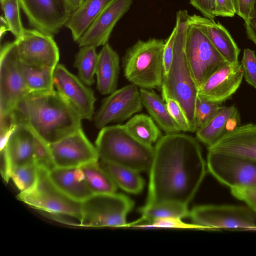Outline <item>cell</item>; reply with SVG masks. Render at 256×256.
I'll return each instance as SVG.
<instances>
[{
    "instance_id": "obj_1",
    "label": "cell",
    "mask_w": 256,
    "mask_h": 256,
    "mask_svg": "<svg viewBox=\"0 0 256 256\" xmlns=\"http://www.w3.org/2000/svg\"><path fill=\"white\" fill-rule=\"evenodd\" d=\"M146 204L172 202L188 206L206 173L198 141L180 132L162 136L154 146Z\"/></svg>"
},
{
    "instance_id": "obj_2",
    "label": "cell",
    "mask_w": 256,
    "mask_h": 256,
    "mask_svg": "<svg viewBox=\"0 0 256 256\" xmlns=\"http://www.w3.org/2000/svg\"><path fill=\"white\" fill-rule=\"evenodd\" d=\"M12 114L16 124L27 125L48 144L82 128L80 114L54 89L30 92L20 101Z\"/></svg>"
},
{
    "instance_id": "obj_3",
    "label": "cell",
    "mask_w": 256,
    "mask_h": 256,
    "mask_svg": "<svg viewBox=\"0 0 256 256\" xmlns=\"http://www.w3.org/2000/svg\"><path fill=\"white\" fill-rule=\"evenodd\" d=\"M190 16L185 10L176 12L173 59L168 73L164 76L161 90L162 96L170 97L180 104L193 132H196L195 108L198 87L192 76L184 51Z\"/></svg>"
},
{
    "instance_id": "obj_4",
    "label": "cell",
    "mask_w": 256,
    "mask_h": 256,
    "mask_svg": "<svg viewBox=\"0 0 256 256\" xmlns=\"http://www.w3.org/2000/svg\"><path fill=\"white\" fill-rule=\"evenodd\" d=\"M95 146L102 162L127 167L139 172H148L154 155V147L136 138L122 124L102 128Z\"/></svg>"
},
{
    "instance_id": "obj_5",
    "label": "cell",
    "mask_w": 256,
    "mask_h": 256,
    "mask_svg": "<svg viewBox=\"0 0 256 256\" xmlns=\"http://www.w3.org/2000/svg\"><path fill=\"white\" fill-rule=\"evenodd\" d=\"M164 44L163 40L150 38L139 40L128 48L122 58L126 78L142 88H161Z\"/></svg>"
},
{
    "instance_id": "obj_6",
    "label": "cell",
    "mask_w": 256,
    "mask_h": 256,
    "mask_svg": "<svg viewBox=\"0 0 256 256\" xmlns=\"http://www.w3.org/2000/svg\"><path fill=\"white\" fill-rule=\"evenodd\" d=\"M134 205V202L123 194H92L81 202L79 226L126 227V216Z\"/></svg>"
},
{
    "instance_id": "obj_7",
    "label": "cell",
    "mask_w": 256,
    "mask_h": 256,
    "mask_svg": "<svg viewBox=\"0 0 256 256\" xmlns=\"http://www.w3.org/2000/svg\"><path fill=\"white\" fill-rule=\"evenodd\" d=\"M186 58L198 88L216 70L228 62L206 36L189 22L185 38Z\"/></svg>"
},
{
    "instance_id": "obj_8",
    "label": "cell",
    "mask_w": 256,
    "mask_h": 256,
    "mask_svg": "<svg viewBox=\"0 0 256 256\" xmlns=\"http://www.w3.org/2000/svg\"><path fill=\"white\" fill-rule=\"evenodd\" d=\"M14 40L4 44L0 53V118L10 116L30 92L24 82Z\"/></svg>"
},
{
    "instance_id": "obj_9",
    "label": "cell",
    "mask_w": 256,
    "mask_h": 256,
    "mask_svg": "<svg viewBox=\"0 0 256 256\" xmlns=\"http://www.w3.org/2000/svg\"><path fill=\"white\" fill-rule=\"evenodd\" d=\"M18 198L36 209L54 215H65L80 220L81 202L66 196L52 183L48 172L39 168L36 184L30 190L20 192Z\"/></svg>"
},
{
    "instance_id": "obj_10",
    "label": "cell",
    "mask_w": 256,
    "mask_h": 256,
    "mask_svg": "<svg viewBox=\"0 0 256 256\" xmlns=\"http://www.w3.org/2000/svg\"><path fill=\"white\" fill-rule=\"evenodd\" d=\"M189 216L193 224L204 230L256 228L255 212L248 206H197L191 210Z\"/></svg>"
},
{
    "instance_id": "obj_11",
    "label": "cell",
    "mask_w": 256,
    "mask_h": 256,
    "mask_svg": "<svg viewBox=\"0 0 256 256\" xmlns=\"http://www.w3.org/2000/svg\"><path fill=\"white\" fill-rule=\"evenodd\" d=\"M206 165L214 177L230 189L256 187V161L208 150Z\"/></svg>"
},
{
    "instance_id": "obj_12",
    "label": "cell",
    "mask_w": 256,
    "mask_h": 256,
    "mask_svg": "<svg viewBox=\"0 0 256 256\" xmlns=\"http://www.w3.org/2000/svg\"><path fill=\"white\" fill-rule=\"evenodd\" d=\"M138 86L130 84L116 90L104 98L94 116L98 128L108 124L124 122L132 118L142 108Z\"/></svg>"
},
{
    "instance_id": "obj_13",
    "label": "cell",
    "mask_w": 256,
    "mask_h": 256,
    "mask_svg": "<svg viewBox=\"0 0 256 256\" xmlns=\"http://www.w3.org/2000/svg\"><path fill=\"white\" fill-rule=\"evenodd\" d=\"M18 1L30 26L52 36L66 26L72 13L66 0Z\"/></svg>"
},
{
    "instance_id": "obj_14",
    "label": "cell",
    "mask_w": 256,
    "mask_h": 256,
    "mask_svg": "<svg viewBox=\"0 0 256 256\" xmlns=\"http://www.w3.org/2000/svg\"><path fill=\"white\" fill-rule=\"evenodd\" d=\"M20 60L32 66L54 69L60 52L52 36L34 28L26 29L15 39Z\"/></svg>"
},
{
    "instance_id": "obj_15",
    "label": "cell",
    "mask_w": 256,
    "mask_h": 256,
    "mask_svg": "<svg viewBox=\"0 0 256 256\" xmlns=\"http://www.w3.org/2000/svg\"><path fill=\"white\" fill-rule=\"evenodd\" d=\"M49 146L56 168H80L99 159L82 128Z\"/></svg>"
},
{
    "instance_id": "obj_16",
    "label": "cell",
    "mask_w": 256,
    "mask_h": 256,
    "mask_svg": "<svg viewBox=\"0 0 256 256\" xmlns=\"http://www.w3.org/2000/svg\"><path fill=\"white\" fill-rule=\"evenodd\" d=\"M54 83L58 92L76 109L82 119L91 120L96 98L92 88L62 64H58L54 71Z\"/></svg>"
},
{
    "instance_id": "obj_17",
    "label": "cell",
    "mask_w": 256,
    "mask_h": 256,
    "mask_svg": "<svg viewBox=\"0 0 256 256\" xmlns=\"http://www.w3.org/2000/svg\"><path fill=\"white\" fill-rule=\"evenodd\" d=\"M133 0H108L77 42L80 47L97 48L108 43L117 22L130 10Z\"/></svg>"
},
{
    "instance_id": "obj_18",
    "label": "cell",
    "mask_w": 256,
    "mask_h": 256,
    "mask_svg": "<svg viewBox=\"0 0 256 256\" xmlns=\"http://www.w3.org/2000/svg\"><path fill=\"white\" fill-rule=\"evenodd\" d=\"M243 77L240 62L228 63L214 72L198 88V96L221 104L236 92Z\"/></svg>"
},
{
    "instance_id": "obj_19",
    "label": "cell",
    "mask_w": 256,
    "mask_h": 256,
    "mask_svg": "<svg viewBox=\"0 0 256 256\" xmlns=\"http://www.w3.org/2000/svg\"><path fill=\"white\" fill-rule=\"evenodd\" d=\"M37 136L27 125L18 122L10 134L0 153L12 168L34 162Z\"/></svg>"
},
{
    "instance_id": "obj_20",
    "label": "cell",
    "mask_w": 256,
    "mask_h": 256,
    "mask_svg": "<svg viewBox=\"0 0 256 256\" xmlns=\"http://www.w3.org/2000/svg\"><path fill=\"white\" fill-rule=\"evenodd\" d=\"M208 150L256 161V124L240 125L208 146Z\"/></svg>"
},
{
    "instance_id": "obj_21",
    "label": "cell",
    "mask_w": 256,
    "mask_h": 256,
    "mask_svg": "<svg viewBox=\"0 0 256 256\" xmlns=\"http://www.w3.org/2000/svg\"><path fill=\"white\" fill-rule=\"evenodd\" d=\"M189 22L196 26L228 63L238 62L240 50L226 29L215 22L196 14L190 15Z\"/></svg>"
},
{
    "instance_id": "obj_22",
    "label": "cell",
    "mask_w": 256,
    "mask_h": 256,
    "mask_svg": "<svg viewBox=\"0 0 256 256\" xmlns=\"http://www.w3.org/2000/svg\"><path fill=\"white\" fill-rule=\"evenodd\" d=\"M240 124V115L236 107L221 106L212 119L196 132V138L208 147Z\"/></svg>"
},
{
    "instance_id": "obj_23",
    "label": "cell",
    "mask_w": 256,
    "mask_h": 256,
    "mask_svg": "<svg viewBox=\"0 0 256 256\" xmlns=\"http://www.w3.org/2000/svg\"><path fill=\"white\" fill-rule=\"evenodd\" d=\"M48 176L58 190L75 200L82 202L92 194L80 168H56Z\"/></svg>"
},
{
    "instance_id": "obj_24",
    "label": "cell",
    "mask_w": 256,
    "mask_h": 256,
    "mask_svg": "<svg viewBox=\"0 0 256 256\" xmlns=\"http://www.w3.org/2000/svg\"><path fill=\"white\" fill-rule=\"evenodd\" d=\"M120 57L108 43L98 54L96 74V88L103 95H109L116 90L120 72Z\"/></svg>"
},
{
    "instance_id": "obj_25",
    "label": "cell",
    "mask_w": 256,
    "mask_h": 256,
    "mask_svg": "<svg viewBox=\"0 0 256 256\" xmlns=\"http://www.w3.org/2000/svg\"><path fill=\"white\" fill-rule=\"evenodd\" d=\"M142 104L158 126L166 134L178 133L180 128L172 119L162 98L150 90L140 88Z\"/></svg>"
},
{
    "instance_id": "obj_26",
    "label": "cell",
    "mask_w": 256,
    "mask_h": 256,
    "mask_svg": "<svg viewBox=\"0 0 256 256\" xmlns=\"http://www.w3.org/2000/svg\"><path fill=\"white\" fill-rule=\"evenodd\" d=\"M108 0H84L72 12L66 25L76 43L100 12Z\"/></svg>"
},
{
    "instance_id": "obj_27",
    "label": "cell",
    "mask_w": 256,
    "mask_h": 256,
    "mask_svg": "<svg viewBox=\"0 0 256 256\" xmlns=\"http://www.w3.org/2000/svg\"><path fill=\"white\" fill-rule=\"evenodd\" d=\"M139 212L141 218L136 221L127 224L126 227H132L144 221L146 224L161 218H182L189 216L188 206L172 202H162L154 204H146L140 208Z\"/></svg>"
},
{
    "instance_id": "obj_28",
    "label": "cell",
    "mask_w": 256,
    "mask_h": 256,
    "mask_svg": "<svg viewBox=\"0 0 256 256\" xmlns=\"http://www.w3.org/2000/svg\"><path fill=\"white\" fill-rule=\"evenodd\" d=\"M100 164L108 172L117 186L125 192L138 194L144 189V181L138 172L127 167L102 161Z\"/></svg>"
},
{
    "instance_id": "obj_29",
    "label": "cell",
    "mask_w": 256,
    "mask_h": 256,
    "mask_svg": "<svg viewBox=\"0 0 256 256\" xmlns=\"http://www.w3.org/2000/svg\"><path fill=\"white\" fill-rule=\"evenodd\" d=\"M92 194L115 193L117 186L108 172L98 162L80 167Z\"/></svg>"
},
{
    "instance_id": "obj_30",
    "label": "cell",
    "mask_w": 256,
    "mask_h": 256,
    "mask_svg": "<svg viewBox=\"0 0 256 256\" xmlns=\"http://www.w3.org/2000/svg\"><path fill=\"white\" fill-rule=\"evenodd\" d=\"M128 132L140 142L148 145L156 143L161 138V132L150 116L135 114L124 124Z\"/></svg>"
},
{
    "instance_id": "obj_31",
    "label": "cell",
    "mask_w": 256,
    "mask_h": 256,
    "mask_svg": "<svg viewBox=\"0 0 256 256\" xmlns=\"http://www.w3.org/2000/svg\"><path fill=\"white\" fill-rule=\"evenodd\" d=\"M20 64L24 82L30 92L54 90V69L32 66L20 60Z\"/></svg>"
},
{
    "instance_id": "obj_32",
    "label": "cell",
    "mask_w": 256,
    "mask_h": 256,
    "mask_svg": "<svg viewBox=\"0 0 256 256\" xmlns=\"http://www.w3.org/2000/svg\"><path fill=\"white\" fill-rule=\"evenodd\" d=\"M80 48L74 66L78 70V78L86 86H90L94 82L98 56L96 48L94 46Z\"/></svg>"
},
{
    "instance_id": "obj_33",
    "label": "cell",
    "mask_w": 256,
    "mask_h": 256,
    "mask_svg": "<svg viewBox=\"0 0 256 256\" xmlns=\"http://www.w3.org/2000/svg\"><path fill=\"white\" fill-rule=\"evenodd\" d=\"M39 168L34 162L15 167L12 169L10 179L20 191L26 192L32 189L38 178Z\"/></svg>"
},
{
    "instance_id": "obj_34",
    "label": "cell",
    "mask_w": 256,
    "mask_h": 256,
    "mask_svg": "<svg viewBox=\"0 0 256 256\" xmlns=\"http://www.w3.org/2000/svg\"><path fill=\"white\" fill-rule=\"evenodd\" d=\"M2 8L8 31L15 36L20 37L24 30L20 16V6L18 0H0Z\"/></svg>"
},
{
    "instance_id": "obj_35",
    "label": "cell",
    "mask_w": 256,
    "mask_h": 256,
    "mask_svg": "<svg viewBox=\"0 0 256 256\" xmlns=\"http://www.w3.org/2000/svg\"><path fill=\"white\" fill-rule=\"evenodd\" d=\"M220 107V104L210 102L198 96L195 108L196 131L207 124Z\"/></svg>"
},
{
    "instance_id": "obj_36",
    "label": "cell",
    "mask_w": 256,
    "mask_h": 256,
    "mask_svg": "<svg viewBox=\"0 0 256 256\" xmlns=\"http://www.w3.org/2000/svg\"><path fill=\"white\" fill-rule=\"evenodd\" d=\"M34 162L39 168L48 172L56 168L49 144L38 136L34 154Z\"/></svg>"
},
{
    "instance_id": "obj_37",
    "label": "cell",
    "mask_w": 256,
    "mask_h": 256,
    "mask_svg": "<svg viewBox=\"0 0 256 256\" xmlns=\"http://www.w3.org/2000/svg\"><path fill=\"white\" fill-rule=\"evenodd\" d=\"M132 227L140 228H174L184 229L204 230L202 226L194 224L183 222L181 218H166L156 219L150 223L138 224Z\"/></svg>"
},
{
    "instance_id": "obj_38",
    "label": "cell",
    "mask_w": 256,
    "mask_h": 256,
    "mask_svg": "<svg viewBox=\"0 0 256 256\" xmlns=\"http://www.w3.org/2000/svg\"><path fill=\"white\" fill-rule=\"evenodd\" d=\"M166 104L168 111L172 119L183 132H192L189 122L180 104L174 98L162 96Z\"/></svg>"
},
{
    "instance_id": "obj_39",
    "label": "cell",
    "mask_w": 256,
    "mask_h": 256,
    "mask_svg": "<svg viewBox=\"0 0 256 256\" xmlns=\"http://www.w3.org/2000/svg\"><path fill=\"white\" fill-rule=\"evenodd\" d=\"M240 64L244 80L256 89V56L254 52L250 48H245Z\"/></svg>"
},
{
    "instance_id": "obj_40",
    "label": "cell",
    "mask_w": 256,
    "mask_h": 256,
    "mask_svg": "<svg viewBox=\"0 0 256 256\" xmlns=\"http://www.w3.org/2000/svg\"><path fill=\"white\" fill-rule=\"evenodd\" d=\"M230 190L236 198L244 202L254 211L256 210V187L234 188Z\"/></svg>"
},
{
    "instance_id": "obj_41",
    "label": "cell",
    "mask_w": 256,
    "mask_h": 256,
    "mask_svg": "<svg viewBox=\"0 0 256 256\" xmlns=\"http://www.w3.org/2000/svg\"><path fill=\"white\" fill-rule=\"evenodd\" d=\"M176 31V27L175 26L170 34L165 41L163 54L164 76L168 73L172 63Z\"/></svg>"
},
{
    "instance_id": "obj_42",
    "label": "cell",
    "mask_w": 256,
    "mask_h": 256,
    "mask_svg": "<svg viewBox=\"0 0 256 256\" xmlns=\"http://www.w3.org/2000/svg\"><path fill=\"white\" fill-rule=\"evenodd\" d=\"M216 16L233 17L236 14V0H214Z\"/></svg>"
},
{
    "instance_id": "obj_43",
    "label": "cell",
    "mask_w": 256,
    "mask_h": 256,
    "mask_svg": "<svg viewBox=\"0 0 256 256\" xmlns=\"http://www.w3.org/2000/svg\"><path fill=\"white\" fill-rule=\"evenodd\" d=\"M190 4L200 11L204 17L214 20V0H190Z\"/></svg>"
},
{
    "instance_id": "obj_44",
    "label": "cell",
    "mask_w": 256,
    "mask_h": 256,
    "mask_svg": "<svg viewBox=\"0 0 256 256\" xmlns=\"http://www.w3.org/2000/svg\"><path fill=\"white\" fill-rule=\"evenodd\" d=\"M244 25L248 38L256 45V0L253 2Z\"/></svg>"
},
{
    "instance_id": "obj_45",
    "label": "cell",
    "mask_w": 256,
    "mask_h": 256,
    "mask_svg": "<svg viewBox=\"0 0 256 256\" xmlns=\"http://www.w3.org/2000/svg\"><path fill=\"white\" fill-rule=\"evenodd\" d=\"M254 0H236V14L246 21Z\"/></svg>"
},
{
    "instance_id": "obj_46",
    "label": "cell",
    "mask_w": 256,
    "mask_h": 256,
    "mask_svg": "<svg viewBox=\"0 0 256 256\" xmlns=\"http://www.w3.org/2000/svg\"><path fill=\"white\" fill-rule=\"evenodd\" d=\"M84 0H66L70 10L72 12L78 8Z\"/></svg>"
},
{
    "instance_id": "obj_47",
    "label": "cell",
    "mask_w": 256,
    "mask_h": 256,
    "mask_svg": "<svg viewBox=\"0 0 256 256\" xmlns=\"http://www.w3.org/2000/svg\"><path fill=\"white\" fill-rule=\"evenodd\" d=\"M254 212L255 213H256V210H254Z\"/></svg>"
},
{
    "instance_id": "obj_48",
    "label": "cell",
    "mask_w": 256,
    "mask_h": 256,
    "mask_svg": "<svg viewBox=\"0 0 256 256\" xmlns=\"http://www.w3.org/2000/svg\"></svg>"
}]
</instances>
